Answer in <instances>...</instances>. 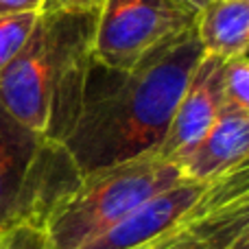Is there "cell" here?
<instances>
[{
  "label": "cell",
  "mask_w": 249,
  "mask_h": 249,
  "mask_svg": "<svg viewBox=\"0 0 249 249\" xmlns=\"http://www.w3.org/2000/svg\"><path fill=\"white\" fill-rule=\"evenodd\" d=\"M201 57L195 26L149 51L131 68H112L92 55L61 140L79 173L155 153Z\"/></svg>",
  "instance_id": "obj_1"
},
{
  "label": "cell",
  "mask_w": 249,
  "mask_h": 249,
  "mask_svg": "<svg viewBox=\"0 0 249 249\" xmlns=\"http://www.w3.org/2000/svg\"><path fill=\"white\" fill-rule=\"evenodd\" d=\"M99 7L46 4L22 51L0 72V103L61 144L92 59Z\"/></svg>",
  "instance_id": "obj_2"
},
{
  "label": "cell",
  "mask_w": 249,
  "mask_h": 249,
  "mask_svg": "<svg viewBox=\"0 0 249 249\" xmlns=\"http://www.w3.org/2000/svg\"><path fill=\"white\" fill-rule=\"evenodd\" d=\"M184 181L179 166L146 153L86 173L55 206L46 230L53 249H79L101 236L149 197Z\"/></svg>",
  "instance_id": "obj_3"
},
{
  "label": "cell",
  "mask_w": 249,
  "mask_h": 249,
  "mask_svg": "<svg viewBox=\"0 0 249 249\" xmlns=\"http://www.w3.org/2000/svg\"><path fill=\"white\" fill-rule=\"evenodd\" d=\"M79 177L64 144L26 127L0 103V232L44 228Z\"/></svg>",
  "instance_id": "obj_4"
},
{
  "label": "cell",
  "mask_w": 249,
  "mask_h": 249,
  "mask_svg": "<svg viewBox=\"0 0 249 249\" xmlns=\"http://www.w3.org/2000/svg\"><path fill=\"white\" fill-rule=\"evenodd\" d=\"M195 22L197 9L186 0H103L92 55L112 68H131Z\"/></svg>",
  "instance_id": "obj_5"
},
{
  "label": "cell",
  "mask_w": 249,
  "mask_h": 249,
  "mask_svg": "<svg viewBox=\"0 0 249 249\" xmlns=\"http://www.w3.org/2000/svg\"><path fill=\"white\" fill-rule=\"evenodd\" d=\"M223 61L225 59H219L214 55H203L197 68L193 70L166 133L155 149L160 158L177 162L214 124L223 107V92H221Z\"/></svg>",
  "instance_id": "obj_6"
},
{
  "label": "cell",
  "mask_w": 249,
  "mask_h": 249,
  "mask_svg": "<svg viewBox=\"0 0 249 249\" xmlns=\"http://www.w3.org/2000/svg\"><path fill=\"white\" fill-rule=\"evenodd\" d=\"M247 151L249 112L223 103L214 124L206 131V136L193 149L186 151L175 164L179 166L184 179L208 184L247 166Z\"/></svg>",
  "instance_id": "obj_7"
},
{
  "label": "cell",
  "mask_w": 249,
  "mask_h": 249,
  "mask_svg": "<svg viewBox=\"0 0 249 249\" xmlns=\"http://www.w3.org/2000/svg\"><path fill=\"white\" fill-rule=\"evenodd\" d=\"M155 249H249V203L197 219L153 243Z\"/></svg>",
  "instance_id": "obj_8"
},
{
  "label": "cell",
  "mask_w": 249,
  "mask_h": 249,
  "mask_svg": "<svg viewBox=\"0 0 249 249\" xmlns=\"http://www.w3.org/2000/svg\"><path fill=\"white\" fill-rule=\"evenodd\" d=\"M203 55L232 59L247 55L249 46V2L210 0L197 11L195 22Z\"/></svg>",
  "instance_id": "obj_9"
},
{
  "label": "cell",
  "mask_w": 249,
  "mask_h": 249,
  "mask_svg": "<svg viewBox=\"0 0 249 249\" xmlns=\"http://www.w3.org/2000/svg\"><path fill=\"white\" fill-rule=\"evenodd\" d=\"M37 18H39V11L0 16V72L22 51V46H24L26 39L33 33Z\"/></svg>",
  "instance_id": "obj_10"
},
{
  "label": "cell",
  "mask_w": 249,
  "mask_h": 249,
  "mask_svg": "<svg viewBox=\"0 0 249 249\" xmlns=\"http://www.w3.org/2000/svg\"><path fill=\"white\" fill-rule=\"evenodd\" d=\"M221 92L223 103L249 112V61L247 55H238L223 61L221 68Z\"/></svg>",
  "instance_id": "obj_11"
},
{
  "label": "cell",
  "mask_w": 249,
  "mask_h": 249,
  "mask_svg": "<svg viewBox=\"0 0 249 249\" xmlns=\"http://www.w3.org/2000/svg\"><path fill=\"white\" fill-rule=\"evenodd\" d=\"M0 249H53L46 230L39 225H18L2 234Z\"/></svg>",
  "instance_id": "obj_12"
},
{
  "label": "cell",
  "mask_w": 249,
  "mask_h": 249,
  "mask_svg": "<svg viewBox=\"0 0 249 249\" xmlns=\"http://www.w3.org/2000/svg\"><path fill=\"white\" fill-rule=\"evenodd\" d=\"M48 4V0H0V16L24 11H42Z\"/></svg>",
  "instance_id": "obj_13"
},
{
  "label": "cell",
  "mask_w": 249,
  "mask_h": 249,
  "mask_svg": "<svg viewBox=\"0 0 249 249\" xmlns=\"http://www.w3.org/2000/svg\"><path fill=\"white\" fill-rule=\"evenodd\" d=\"M103 0H48V4H59V7H101Z\"/></svg>",
  "instance_id": "obj_14"
},
{
  "label": "cell",
  "mask_w": 249,
  "mask_h": 249,
  "mask_svg": "<svg viewBox=\"0 0 249 249\" xmlns=\"http://www.w3.org/2000/svg\"><path fill=\"white\" fill-rule=\"evenodd\" d=\"M186 2H188L190 7H195V9H197V11H199V9H201V7H206V4L210 2V0H186Z\"/></svg>",
  "instance_id": "obj_15"
},
{
  "label": "cell",
  "mask_w": 249,
  "mask_h": 249,
  "mask_svg": "<svg viewBox=\"0 0 249 249\" xmlns=\"http://www.w3.org/2000/svg\"><path fill=\"white\" fill-rule=\"evenodd\" d=\"M138 249H155L153 245H144V247H138Z\"/></svg>",
  "instance_id": "obj_16"
},
{
  "label": "cell",
  "mask_w": 249,
  "mask_h": 249,
  "mask_svg": "<svg viewBox=\"0 0 249 249\" xmlns=\"http://www.w3.org/2000/svg\"><path fill=\"white\" fill-rule=\"evenodd\" d=\"M238 2H249V0H238Z\"/></svg>",
  "instance_id": "obj_17"
},
{
  "label": "cell",
  "mask_w": 249,
  "mask_h": 249,
  "mask_svg": "<svg viewBox=\"0 0 249 249\" xmlns=\"http://www.w3.org/2000/svg\"><path fill=\"white\" fill-rule=\"evenodd\" d=\"M0 241H2V232H0Z\"/></svg>",
  "instance_id": "obj_18"
}]
</instances>
